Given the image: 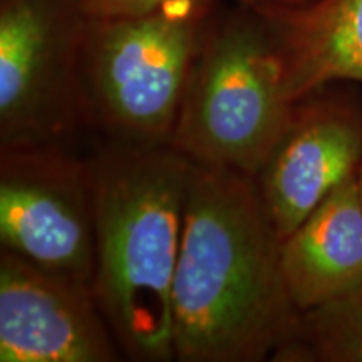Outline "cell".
<instances>
[{
  "label": "cell",
  "instance_id": "6da1fadb",
  "mask_svg": "<svg viewBox=\"0 0 362 362\" xmlns=\"http://www.w3.org/2000/svg\"><path fill=\"white\" fill-rule=\"evenodd\" d=\"M280 248L252 176L193 163L171 291L176 361L274 359L300 317Z\"/></svg>",
  "mask_w": 362,
  "mask_h": 362
},
{
  "label": "cell",
  "instance_id": "7a4b0ae2",
  "mask_svg": "<svg viewBox=\"0 0 362 362\" xmlns=\"http://www.w3.org/2000/svg\"><path fill=\"white\" fill-rule=\"evenodd\" d=\"M89 165L99 309L129 359L173 361L171 291L193 161L170 144L115 141Z\"/></svg>",
  "mask_w": 362,
  "mask_h": 362
},
{
  "label": "cell",
  "instance_id": "3957f363",
  "mask_svg": "<svg viewBox=\"0 0 362 362\" xmlns=\"http://www.w3.org/2000/svg\"><path fill=\"white\" fill-rule=\"evenodd\" d=\"M248 8L203 30L170 146L198 165L255 178L293 104L264 17Z\"/></svg>",
  "mask_w": 362,
  "mask_h": 362
},
{
  "label": "cell",
  "instance_id": "277c9868",
  "mask_svg": "<svg viewBox=\"0 0 362 362\" xmlns=\"http://www.w3.org/2000/svg\"><path fill=\"white\" fill-rule=\"evenodd\" d=\"M178 4L117 19H86L79 51L84 123L119 143L170 144L208 11Z\"/></svg>",
  "mask_w": 362,
  "mask_h": 362
},
{
  "label": "cell",
  "instance_id": "5b68a950",
  "mask_svg": "<svg viewBox=\"0 0 362 362\" xmlns=\"http://www.w3.org/2000/svg\"><path fill=\"white\" fill-rule=\"evenodd\" d=\"M76 0H2L0 149L61 143L84 123Z\"/></svg>",
  "mask_w": 362,
  "mask_h": 362
},
{
  "label": "cell",
  "instance_id": "8992f818",
  "mask_svg": "<svg viewBox=\"0 0 362 362\" xmlns=\"http://www.w3.org/2000/svg\"><path fill=\"white\" fill-rule=\"evenodd\" d=\"M0 242L21 259L93 288L96 197L89 161L61 143L0 149Z\"/></svg>",
  "mask_w": 362,
  "mask_h": 362
},
{
  "label": "cell",
  "instance_id": "52a82bcc",
  "mask_svg": "<svg viewBox=\"0 0 362 362\" xmlns=\"http://www.w3.org/2000/svg\"><path fill=\"white\" fill-rule=\"evenodd\" d=\"M362 156V101L330 84L293 104L287 128L255 180L265 211L285 240L342 181Z\"/></svg>",
  "mask_w": 362,
  "mask_h": 362
},
{
  "label": "cell",
  "instance_id": "ba28073f",
  "mask_svg": "<svg viewBox=\"0 0 362 362\" xmlns=\"http://www.w3.org/2000/svg\"><path fill=\"white\" fill-rule=\"evenodd\" d=\"M117 347L89 285L0 250V361L112 362Z\"/></svg>",
  "mask_w": 362,
  "mask_h": 362
},
{
  "label": "cell",
  "instance_id": "9c48e42d",
  "mask_svg": "<svg viewBox=\"0 0 362 362\" xmlns=\"http://www.w3.org/2000/svg\"><path fill=\"white\" fill-rule=\"evenodd\" d=\"M253 8L269 29L288 103L330 84H362V0Z\"/></svg>",
  "mask_w": 362,
  "mask_h": 362
},
{
  "label": "cell",
  "instance_id": "30bf717a",
  "mask_svg": "<svg viewBox=\"0 0 362 362\" xmlns=\"http://www.w3.org/2000/svg\"><path fill=\"white\" fill-rule=\"evenodd\" d=\"M284 279L298 312L362 285V203L356 175L342 181L280 248Z\"/></svg>",
  "mask_w": 362,
  "mask_h": 362
},
{
  "label": "cell",
  "instance_id": "8fae6325",
  "mask_svg": "<svg viewBox=\"0 0 362 362\" xmlns=\"http://www.w3.org/2000/svg\"><path fill=\"white\" fill-rule=\"evenodd\" d=\"M274 361L362 362V285L329 304L302 312L292 337Z\"/></svg>",
  "mask_w": 362,
  "mask_h": 362
},
{
  "label": "cell",
  "instance_id": "7c38bea8",
  "mask_svg": "<svg viewBox=\"0 0 362 362\" xmlns=\"http://www.w3.org/2000/svg\"><path fill=\"white\" fill-rule=\"evenodd\" d=\"M216 0H76L86 19H117L134 17L178 6V4H200L211 6Z\"/></svg>",
  "mask_w": 362,
  "mask_h": 362
},
{
  "label": "cell",
  "instance_id": "4fadbf2b",
  "mask_svg": "<svg viewBox=\"0 0 362 362\" xmlns=\"http://www.w3.org/2000/svg\"><path fill=\"white\" fill-rule=\"evenodd\" d=\"M247 4V7H296V6H304L312 0H243Z\"/></svg>",
  "mask_w": 362,
  "mask_h": 362
},
{
  "label": "cell",
  "instance_id": "5bb4252c",
  "mask_svg": "<svg viewBox=\"0 0 362 362\" xmlns=\"http://www.w3.org/2000/svg\"><path fill=\"white\" fill-rule=\"evenodd\" d=\"M356 183H357V192H359V198L362 203V156H361L359 166H357V170H356Z\"/></svg>",
  "mask_w": 362,
  "mask_h": 362
}]
</instances>
